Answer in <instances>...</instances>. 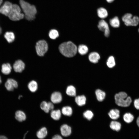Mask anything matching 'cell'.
Masks as SVG:
<instances>
[{"mask_svg": "<svg viewBox=\"0 0 139 139\" xmlns=\"http://www.w3.org/2000/svg\"><path fill=\"white\" fill-rule=\"evenodd\" d=\"M136 123L137 126L139 127V116L138 117L137 119Z\"/></svg>", "mask_w": 139, "mask_h": 139, "instance_id": "cell-38", "label": "cell"}, {"mask_svg": "<svg viewBox=\"0 0 139 139\" xmlns=\"http://www.w3.org/2000/svg\"><path fill=\"white\" fill-rule=\"evenodd\" d=\"M116 104L118 106L123 107L129 106L131 103L132 100L127 94L124 92H120L116 94L115 96Z\"/></svg>", "mask_w": 139, "mask_h": 139, "instance_id": "cell-3", "label": "cell"}, {"mask_svg": "<svg viewBox=\"0 0 139 139\" xmlns=\"http://www.w3.org/2000/svg\"><path fill=\"white\" fill-rule=\"evenodd\" d=\"M62 113L64 115L70 116L72 115L73 110L72 108L69 106L63 107L61 109Z\"/></svg>", "mask_w": 139, "mask_h": 139, "instance_id": "cell-24", "label": "cell"}, {"mask_svg": "<svg viewBox=\"0 0 139 139\" xmlns=\"http://www.w3.org/2000/svg\"><path fill=\"white\" fill-rule=\"evenodd\" d=\"M60 129L62 135L64 137L69 136L72 133L71 127L66 124L62 125L60 127Z\"/></svg>", "mask_w": 139, "mask_h": 139, "instance_id": "cell-12", "label": "cell"}, {"mask_svg": "<svg viewBox=\"0 0 139 139\" xmlns=\"http://www.w3.org/2000/svg\"><path fill=\"white\" fill-rule=\"evenodd\" d=\"M123 118L124 121L127 123H130L133 120L134 117V116L130 113H125L123 116Z\"/></svg>", "mask_w": 139, "mask_h": 139, "instance_id": "cell-28", "label": "cell"}, {"mask_svg": "<svg viewBox=\"0 0 139 139\" xmlns=\"http://www.w3.org/2000/svg\"><path fill=\"white\" fill-rule=\"evenodd\" d=\"M66 94L71 97H75L76 94L75 88L72 85H70L66 88Z\"/></svg>", "mask_w": 139, "mask_h": 139, "instance_id": "cell-21", "label": "cell"}, {"mask_svg": "<svg viewBox=\"0 0 139 139\" xmlns=\"http://www.w3.org/2000/svg\"><path fill=\"white\" fill-rule=\"evenodd\" d=\"M88 58L91 62L96 63L98 62L100 58V57L98 53L94 52L90 54L89 55Z\"/></svg>", "mask_w": 139, "mask_h": 139, "instance_id": "cell-15", "label": "cell"}, {"mask_svg": "<svg viewBox=\"0 0 139 139\" xmlns=\"http://www.w3.org/2000/svg\"><path fill=\"white\" fill-rule=\"evenodd\" d=\"M2 83V81L0 75V84L1 83Z\"/></svg>", "mask_w": 139, "mask_h": 139, "instance_id": "cell-40", "label": "cell"}, {"mask_svg": "<svg viewBox=\"0 0 139 139\" xmlns=\"http://www.w3.org/2000/svg\"><path fill=\"white\" fill-rule=\"evenodd\" d=\"M15 117L18 121L22 122L25 121L26 119V116L25 112L21 110L16 111L15 114Z\"/></svg>", "mask_w": 139, "mask_h": 139, "instance_id": "cell-13", "label": "cell"}, {"mask_svg": "<svg viewBox=\"0 0 139 139\" xmlns=\"http://www.w3.org/2000/svg\"><path fill=\"white\" fill-rule=\"evenodd\" d=\"M110 25L112 27L117 28L119 27L120 22L117 16H115L109 20Z\"/></svg>", "mask_w": 139, "mask_h": 139, "instance_id": "cell-27", "label": "cell"}, {"mask_svg": "<svg viewBox=\"0 0 139 139\" xmlns=\"http://www.w3.org/2000/svg\"><path fill=\"white\" fill-rule=\"evenodd\" d=\"M49 35L50 38L54 39L58 37L59 33L57 30L55 29H53L50 31Z\"/></svg>", "mask_w": 139, "mask_h": 139, "instance_id": "cell-31", "label": "cell"}, {"mask_svg": "<svg viewBox=\"0 0 139 139\" xmlns=\"http://www.w3.org/2000/svg\"><path fill=\"white\" fill-rule=\"evenodd\" d=\"M135 107L137 110H139V98L134 100V102Z\"/></svg>", "mask_w": 139, "mask_h": 139, "instance_id": "cell-35", "label": "cell"}, {"mask_svg": "<svg viewBox=\"0 0 139 139\" xmlns=\"http://www.w3.org/2000/svg\"><path fill=\"white\" fill-rule=\"evenodd\" d=\"M84 117L88 120H91L93 118V114L92 112L90 110H87L83 113Z\"/></svg>", "mask_w": 139, "mask_h": 139, "instance_id": "cell-32", "label": "cell"}, {"mask_svg": "<svg viewBox=\"0 0 139 139\" xmlns=\"http://www.w3.org/2000/svg\"><path fill=\"white\" fill-rule=\"evenodd\" d=\"M110 127L112 130L117 132L120 130L121 127V125L119 122L113 121L111 122Z\"/></svg>", "mask_w": 139, "mask_h": 139, "instance_id": "cell-26", "label": "cell"}, {"mask_svg": "<svg viewBox=\"0 0 139 139\" xmlns=\"http://www.w3.org/2000/svg\"><path fill=\"white\" fill-rule=\"evenodd\" d=\"M98 27L100 30L104 32L106 37L109 36L110 34L109 27L107 23L105 20L102 19L99 21Z\"/></svg>", "mask_w": 139, "mask_h": 139, "instance_id": "cell-8", "label": "cell"}, {"mask_svg": "<svg viewBox=\"0 0 139 139\" xmlns=\"http://www.w3.org/2000/svg\"><path fill=\"white\" fill-rule=\"evenodd\" d=\"M77 47L71 41L64 42L61 44L59 47L60 52L67 57H72L76 54Z\"/></svg>", "mask_w": 139, "mask_h": 139, "instance_id": "cell-2", "label": "cell"}, {"mask_svg": "<svg viewBox=\"0 0 139 139\" xmlns=\"http://www.w3.org/2000/svg\"><path fill=\"white\" fill-rule=\"evenodd\" d=\"M107 2L109 3H111L113 2L114 0H106Z\"/></svg>", "mask_w": 139, "mask_h": 139, "instance_id": "cell-39", "label": "cell"}, {"mask_svg": "<svg viewBox=\"0 0 139 139\" xmlns=\"http://www.w3.org/2000/svg\"><path fill=\"white\" fill-rule=\"evenodd\" d=\"M36 49L37 54L38 56H43L48 49V45L47 42L44 40L38 41L36 44Z\"/></svg>", "mask_w": 139, "mask_h": 139, "instance_id": "cell-6", "label": "cell"}, {"mask_svg": "<svg viewBox=\"0 0 139 139\" xmlns=\"http://www.w3.org/2000/svg\"><path fill=\"white\" fill-rule=\"evenodd\" d=\"M138 34H139V28L138 29Z\"/></svg>", "mask_w": 139, "mask_h": 139, "instance_id": "cell-43", "label": "cell"}, {"mask_svg": "<svg viewBox=\"0 0 139 139\" xmlns=\"http://www.w3.org/2000/svg\"><path fill=\"white\" fill-rule=\"evenodd\" d=\"M48 109L49 111L54 110V103L51 102H47Z\"/></svg>", "mask_w": 139, "mask_h": 139, "instance_id": "cell-34", "label": "cell"}, {"mask_svg": "<svg viewBox=\"0 0 139 139\" xmlns=\"http://www.w3.org/2000/svg\"><path fill=\"white\" fill-rule=\"evenodd\" d=\"M75 100V102L78 105L82 106L85 104L86 98L84 95H82L76 97Z\"/></svg>", "mask_w": 139, "mask_h": 139, "instance_id": "cell-16", "label": "cell"}, {"mask_svg": "<svg viewBox=\"0 0 139 139\" xmlns=\"http://www.w3.org/2000/svg\"><path fill=\"white\" fill-rule=\"evenodd\" d=\"M77 50L80 55H84L88 52V49L86 46L84 45H81L79 46Z\"/></svg>", "mask_w": 139, "mask_h": 139, "instance_id": "cell-29", "label": "cell"}, {"mask_svg": "<svg viewBox=\"0 0 139 139\" xmlns=\"http://www.w3.org/2000/svg\"><path fill=\"white\" fill-rule=\"evenodd\" d=\"M12 67L10 64L7 63L3 64L1 66V71L5 75L9 74L11 72Z\"/></svg>", "mask_w": 139, "mask_h": 139, "instance_id": "cell-14", "label": "cell"}, {"mask_svg": "<svg viewBox=\"0 0 139 139\" xmlns=\"http://www.w3.org/2000/svg\"><path fill=\"white\" fill-rule=\"evenodd\" d=\"M107 66L109 68H112L115 65V62L114 57L112 56L109 57L107 62Z\"/></svg>", "mask_w": 139, "mask_h": 139, "instance_id": "cell-30", "label": "cell"}, {"mask_svg": "<svg viewBox=\"0 0 139 139\" xmlns=\"http://www.w3.org/2000/svg\"><path fill=\"white\" fill-rule=\"evenodd\" d=\"M3 2L2 0H0V6L1 5Z\"/></svg>", "mask_w": 139, "mask_h": 139, "instance_id": "cell-41", "label": "cell"}, {"mask_svg": "<svg viewBox=\"0 0 139 139\" xmlns=\"http://www.w3.org/2000/svg\"><path fill=\"white\" fill-rule=\"evenodd\" d=\"M50 99L51 102L54 104H57L62 101V96L60 92L55 91L51 94Z\"/></svg>", "mask_w": 139, "mask_h": 139, "instance_id": "cell-10", "label": "cell"}, {"mask_svg": "<svg viewBox=\"0 0 139 139\" xmlns=\"http://www.w3.org/2000/svg\"><path fill=\"white\" fill-rule=\"evenodd\" d=\"M13 5L9 2H5L0 7V13L6 16H8L12 8Z\"/></svg>", "mask_w": 139, "mask_h": 139, "instance_id": "cell-9", "label": "cell"}, {"mask_svg": "<svg viewBox=\"0 0 139 139\" xmlns=\"http://www.w3.org/2000/svg\"><path fill=\"white\" fill-rule=\"evenodd\" d=\"M52 139H63V138L60 135L57 134L54 136Z\"/></svg>", "mask_w": 139, "mask_h": 139, "instance_id": "cell-36", "label": "cell"}, {"mask_svg": "<svg viewBox=\"0 0 139 139\" xmlns=\"http://www.w3.org/2000/svg\"><path fill=\"white\" fill-rule=\"evenodd\" d=\"M47 131L45 127L41 128L36 133V135L38 138L40 139H43L45 138L47 134Z\"/></svg>", "mask_w": 139, "mask_h": 139, "instance_id": "cell-19", "label": "cell"}, {"mask_svg": "<svg viewBox=\"0 0 139 139\" xmlns=\"http://www.w3.org/2000/svg\"><path fill=\"white\" fill-rule=\"evenodd\" d=\"M25 65L21 60H18L14 63L13 66L14 71L16 72L21 73L24 70Z\"/></svg>", "mask_w": 139, "mask_h": 139, "instance_id": "cell-11", "label": "cell"}, {"mask_svg": "<svg viewBox=\"0 0 139 139\" xmlns=\"http://www.w3.org/2000/svg\"><path fill=\"white\" fill-rule=\"evenodd\" d=\"M38 84L37 82L34 80L30 81L28 85V87L29 91L32 92H36L38 89Z\"/></svg>", "mask_w": 139, "mask_h": 139, "instance_id": "cell-18", "label": "cell"}, {"mask_svg": "<svg viewBox=\"0 0 139 139\" xmlns=\"http://www.w3.org/2000/svg\"><path fill=\"white\" fill-rule=\"evenodd\" d=\"M19 3L25 18L29 21L34 19L37 13V10L35 6L23 0H20Z\"/></svg>", "mask_w": 139, "mask_h": 139, "instance_id": "cell-1", "label": "cell"}, {"mask_svg": "<svg viewBox=\"0 0 139 139\" xmlns=\"http://www.w3.org/2000/svg\"><path fill=\"white\" fill-rule=\"evenodd\" d=\"M95 94L97 100L99 101H103L106 96L105 93L100 89L95 91Z\"/></svg>", "mask_w": 139, "mask_h": 139, "instance_id": "cell-25", "label": "cell"}, {"mask_svg": "<svg viewBox=\"0 0 139 139\" xmlns=\"http://www.w3.org/2000/svg\"><path fill=\"white\" fill-rule=\"evenodd\" d=\"M0 139H8L6 136H0Z\"/></svg>", "mask_w": 139, "mask_h": 139, "instance_id": "cell-37", "label": "cell"}, {"mask_svg": "<svg viewBox=\"0 0 139 139\" xmlns=\"http://www.w3.org/2000/svg\"><path fill=\"white\" fill-rule=\"evenodd\" d=\"M4 86L7 91H12L18 88V85L16 80L12 78H9L5 83Z\"/></svg>", "mask_w": 139, "mask_h": 139, "instance_id": "cell-7", "label": "cell"}, {"mask_svg": "<svg viewBox=\"0 0 139 139\" xmlns=\"http://www.w3.org/2000/svg\"><path fill=\"white\" fill-rule=\"evenodd\" d=\"M108 115L111 119H117L120 117V111L117 109H112L109 111Z\"/></svg>", "mask_w": 139, "mask_h": 139, "instance_id": "cell-20", "label": "cell"}, {"mask_svg": "<svg viewBox=\"0 0 139 139\" xmlns=\"http://www.w3.org/2000/svg\"><path fill=\"white\" fill-rule=\"evenodd\" d=\"M4 36L6 41L9 43L13 42L15 39L14 34L12 32L7 31L6 32Z\"/></svg>", "mask_w": 139, "mask_h": 139, "instance_id": "cell-23", "label": "cell"}, {"mask_svg": "<svg viewBox=\"0 0 139 139\" xmlns=\"http://www.w3.org/2000/svg\"><path fill=\"white\" fill-rule=\"evenodd\" d=\"M97 13L98 16L102 19L106 18L108 15V13L107 10L102 7H100L98 9Z\"/></svg>", "mask_w": 139, "mask_h": 139, "instance_id": "cell-22", "label": "cell"}, {"mask_svg": "<svg viewBox=\"0 0 139 139\" xmlns=\"http://www.w3.org/2000/svg\"><path fill=\"white\" fill-rule=\"evenodd\" d=\"M8 16L11 20L17 21L23 19L24 16V14L21 13L20 7L17 4H14Z\"/></svg>", "mask_w": 139, "mask_h": 139, "instance_id": "cell-4", "label": "cell"}, {"mask_svg": "<svg viewBox=\"0 0 139 139\" xmlns=\"http://www.w3.org/2000/svg\"><path fill=\"white\" fill-rule=\"evenodd\" d=\"M122 19L127 26L136 27L139 24V18L136 16H133L130 13H127L122 17Z\"/></svg>", "mask_w": 139, "mask_h": 139, "instance_id": "cell-5", "label": "cell"}, {"mask_svg": "<svg viewBox=\"0 0 139 139\" xmlns=\"http://www.w3.org/2000/svg\"><path fill=\"white\" fill-rule=\"evenodd\" d=\"M61 114V111L60 110H53L51 111L50 115L53 119L58 120L60 118Z\"/></svg>", "mask_w": 139, "mask_h": 139, "instance_id": "cell-17", "label": "cell"}, {"mask_svg": "<svg viewBox=\"0 0 139 139\" xmlns=\"http://www.w3.org/2000/svg\"><path fill=\"white\" fill-rule=\"evenodd\" d=\"M40 108L45 113H48L49 111L47 107V102L45 101H42L40 103Z\"/></svg>", "mask_w": 139, "mask_h": 139, "instance_id": "cell-33", "label": "cell"}, {"mask_svg": "<svg viewBox=\"0 0 139 139\" xmlns=\"http://www.w3.org/2000/svg\"><path fill=\"white\" fill-rule=\"evenodd\" d=\"M2 30L1 28L0 27V34L2 33Z\"/></svg>", "mask_w": 139, "mask_h": 139, "instance_id": "cell-42", "label": "cell"}]
</instances>
